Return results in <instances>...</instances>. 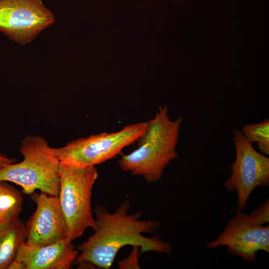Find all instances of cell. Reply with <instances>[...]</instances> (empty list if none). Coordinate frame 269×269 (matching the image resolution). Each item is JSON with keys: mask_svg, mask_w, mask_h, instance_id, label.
I'll use <instances>...</instances> for the list:
<instances>
[{"mask_svg": "<svg viewBox=\"0 0 269 269\" xmlns=\"http://www.w3.org/2000/svg\"><path fill=\"white\" fill-rule=\"evenodd\" d=\"M17 162L15 158L9 157L0 150V169L4 166Z\"/></svg>", "mask_w": 269, "mask_h": 269, "instance_id": "2e32d148", "label": "cell"}, {"mask_svg": "<svg viewBox=\"0 0 269 269\" xmlns=\"http://www.w3.org/2000/svg\"><path fill=\"white\" fill-rule=\"evenodd\" d=\"M31 197L36 208L26 224L25 244L39 247L66 238V224L58 196L40 192H34Z\"/></svg>", "mask_w": 269, "mask_h": 269, "instance_id": "9c48e42d", "label": "cell"}, {"mask_svg": "<svg viewBox=\"0 0 269 269\" xmlns=\"http://www.w3.org/2000/svg\"><path fill=\"white\" fill-rule=\"evenodd\" d=\"M252 222L255 224L262 225L269 222V200L260 206L255 211L251 212L248 215Z\"/></svg>", "mask_w": 269, "mask_h": 269, "instance_id": "5bb4252c", "label": "cell"}, {"mask_svg": "<svg viewBox=\"0 0 269 269\" xmlns=\"http://www.w3.org/2000/svg\"><path fill=\"white\" fill-rule=\"evenodd\" d=\"M26 237V224L21 218L0 221V269H8Z\"/></svg>", "mask_w": 269, "mask_h": 269, "instance_id": "8fae6325", "label": "cell"}, {"mask_svg": "<svg viewBox=\"0 0 269 269\" xmlns=\"http://www.w3.org/2000/svg\"><path fill=\"white\" fill-rule=\"evenodd\" d=\"M20 152L23 160L0 169V180L20 186L25 194H32L39 190L58 196L60 161L54 148L41 136L27 135L21 140Z\"/></svg>", "mask_w": 269, "mask_h": 269, "instance_id": "3957f363", "label": "cell"}, {"mask_svg": "<svg viewBox=\"0 0 269 269\" xmlns=\"http://www.w3.org/2000/svg\"><path fill=\"white\" fill-rule=\"evenodd\" d=\"M95 166L79 167L60 162V189L58 196L65 220L67 238L71 241L89 228H96L91 198L98 178Z\"/></svg>", "mask_w": 269, "mask_h": 269, "instance_id": "277c9868", "label": "cell"}, {"mask_svg": "<svg viewBox=\"0 0 269 269\" xmlns=\"http://www.w3.org/2000/svg\"><path fill=\"white\" fill-rule=\"evenodd\" d=\"M140 247L133 246L132 251L130 255L126 258L120 260L118 263L120 269H139L138 255Z\"/></svg>", "mask_w": 269, "mask_h": 269, "instance_id": "9a60e30c", "label": "cell"}, {"mask_svg": "<svg viewBox=\"0 0 269 269\" xmlns=\"http://www.w3.org/2000/svg\"><path fill=\"white\" fill-rule=\"evenodd\" d=\"M79 253L67 237L50 245L35 247L25 242L18 248L15 261L23 269H68Z\"/></svg>", "mask_w": 269, "mask_h": 269, "instance_id": "30bf717a", "label": "cell"}, {"mask_svg": "<svg viewBox=\"0 0 269 269\" xmlns=\"http://www.w3.org/2000/svg\"><path fill=\"white\" fill-rule=\"evenodd\" d=\"M246 138L251 143L257 142L261 153L269 155V120L261 123L248 124L241 130Z\"/></svg>", "mask_w": 269, "mask_h": 269, "instance_id": "4fadbf2b", "label": "cell"}, {"mask_svg": "<svg viewBox=\"0 0 269 269\" xmlns=\"http://www.w3.org/2000/svg\"><path fill=\"white\" fill-rule=\"evenodd\" d=\"M233 134L236 158L223 184L228 191L237 192L238 208L243 211L255 188L269 186V158L254 148L241 129H234Z\"/></svg>", "mask_w": 269, "mask_h": 269, "instance_id": "8992f818", "label": "cell"}, {"mask_svg": "<svg viewBox=\"0 0 269 269\" xmlns=\"http://www.w3.org/2000/svg\"><path fill=\"white\" fill-rule=\"evenodd\" d=\"M206 245L211 249L227 246L231 254L240 256L246 262L254 263L257 259V252H269V226L253 223L247 214L237 208L236 215L228 221L223 231Z\"/></svg>", "mask_w": 269, "mask_h": 269, "instance_id": "ba28073f", "label": "cell"}, {"mask_svg": "<svg viewBox=\"0 0 269 269\" xmlns=\"http://www.w3.org/2000/svg\"><path fill=\"white\" fill-rule=\"evenodd\" d=\"M146 125V122L136 123L117 132L80 138L54 151L60 162L79 167L95 166L121 154L125 147L138 141Z\"/></svg>", "mask_w": 269, "mask_h": 269, "instance_id": "5b68a950", "label": "cell"}, {"mask_svg": "<svg viewBox=\"0 0 269 269\" xmlns=\"http://www.w3.org/2000/svg\"><path fill=\"white\" fill-rule=\"evenodd\" d=\"M22 205L21 193L7 181L0 180V221L19 217Z\"/></svg>", "mask_w": 269, "mask_h": 269, "instance_id": "7c38bea8", "label": "cell"}, {"mask_svg": "<svg viewBox=\"0 0 269 269\" xmlns=\"http://www.w3.org/2000/svg\"><path fill=\"white\" fill-rule=\"evenodd\" d=\"M146 122L138 148L122 154L118 163L122 170L140 176L150 184L159 181L166 167L178 156L176 146L182 119L171 121L167 107L160 106L155 117Z\"/></svg>", "mask_w": 269, "mask_h": 269, "instance_id": "7a4b0ae2", "label": "cell"}, {"mask_svg": "<svg viewBox=\"0 0 269 269\" xmlns=\"http://www.w3.org/2000/svg\"><path fill=\"white\" fill-rule=\"evenodd\" d=\"M130 208L128 200L120 203L113 213L105 205H98L94 211V233L78 246L80 254L73 264L88 262L99 268L109 269L118 252L127 245L139 247V255L147 252L170 254L172 250L169 243L157 236L148 238L142 235L155 233L161 223L156 220H140L141 212L130 214Z\"/></svg>", "mask_w": 269, "mask_h": 269, "instance_id": "6da1fadb", "label": "cell"}, {"mask_svg": "<svg viewBox=\"0 0 269 269\" xmlns=\"http://www.w3.org/2000/svg\"><path fill=\"white\" fill-rule=\"evenodd\" d=\"M54 21L41 0H0V30L21 44L30 42Z\"/></svg>", "mask_w": 269, "mask_h": 269, "instance_id": "52a82bcc", "label": "cell"}]
</instances>
